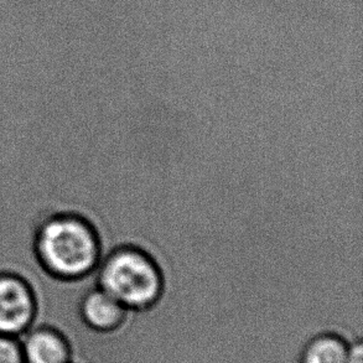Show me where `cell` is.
Here are the masks:
<instances>
[{
    "label": "cell",
    "instance_id": "6da1fadb",
    "mask_svg": "<svg viewBox=\"0 0 363 363\" xmlns=\"http://www.w3.org/2000/svg\"><path fill=\"white\" fill-rule=\"evenodd\" d=\"M33 252L40 268L65 284L89 279L104 257V242L89 210L48 213L35 227Z\"/></svg>",
    "mask_w": 363,
    "mask_h": 363
},
{
    "label": "cell",
    "instance_id": "7a4b0ae2",
    "mask_svg": "<svg viewBox=\"0 0 363 363\" xmlns=\"http://www.w3.org/2000/svg\"><path fill=\"white\" fill-rule=\"evenodd\" d=\"M40 308L30 280L13 270H0V334L20 337L38 323Z\"/></svg>",
    "mask_w": 363,
    "mask_h": 363
},
{
    "label": "cell",
    "instance_id": "3957f363",
    "mask_svg": "<svg viewBox=\"0 0 363 363\" xmlns=\"http://www.w3.org/2000/svg\"><path fill=\"white\" fill-rule=\"evenodd\" d=\"M19 339L25 363L72 362L69 337L54 325L35 324Z\"/></svg>",
    "mask_w": 363,
    "mask_h": 363
},
{
    "label": "cell",
    "instance_id": "277c9868",
    "mask_svg": "<svg viewBox=\"0 0 363 363\" xmlns=\"http://www.w3.org/2000/svg\"><path fill=\"white\" fill-rule=\"evenodd\" d=\"M77 311L87 328L104 333L116 329L122 323L127 309L94 281L79 296Z\"/></svg>",
    "mask_w": 363,
    "mask_h": 363
},
{
    "label": "cell",
    "instance_id": "5b68a950",
    "mask_svg": "<svg viewBox=\"0 0 363 363\" xmlns=\"http://www.w3.org/2000/svg\"><path fill=\"white\" fill-rule=\"evenodd\" d=\"M349 344L335 334H321L310 340L301 354V363H345Z\"/></svg>",
    "mask_w": 363,
    "mask_h": 363
},
{
    "label": "cell",
    "instance_id": "8992f818",
    "mask_svg": "<svg viewBox=\"0 0 363 363\" xmlns=\"http://www.w3.org/2000/svg\"><path fill=\"white\" fill-rule=\"evenodd\" d=\"M0 363H25L19 337L0 334Z\"/></svg>",
    "mask_w": 363,
    "mask_h": 363
},
{
    "label": "cell",
    "instance_id": "52a82bcc",
    "mask_svg": "<svg viewBox=\"0 0 363 363\" xmlns=\"http://www.w3.org/2000/svg\"><path fill=\"white\" fill-rule=\"evenodd\" d=\"M345 363H363V341L349 345Z\"/></svg>",
    "mask_w": 363,
    "mask_h": 363
}]
</instances>
